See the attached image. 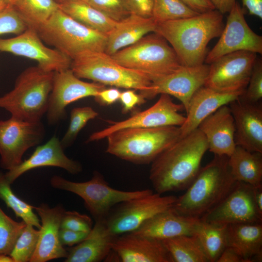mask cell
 Wrapping results in <instances>:
<instances>
[{"label":"cell","instance_id":"cell-46","mask_svg":"<svg viewBox=\"0 0 262 262\" xmlns=\"http://www.w3.org/2000/svg\"><path fill=\"white\" fill-rule=\"evenodd\" d=\"M121 91L116 88H104L96 96L95 100L101 105H110L119 99Z\"/></svg>","mask_w":262,"mask_h":262},{"label":"cell","instance_id":"cell-22","mask_svg":"<svg viewBox=\"0 0 262 262\" xmlns=\"http://www.w3.org/2000/svg\"><path fill=\"white\" fill-rule=\"evenodd\" d=\"M112 250L123 262H173L161 240L131 232L116 237Z\"/></svg>","mask_w":262,"mask_h":262},{"label":"cell","instance_id":"cell-31","mask_svg":"<svg viewBox=\"0 0 262 262\" xmlns=\"http://www.w3.org/2000/svg\"><path fill=\"white\" fill-rule=\"evenodd\" d=\"M227 225L208 222L200 218L196 223L193 235L200 243L209 261L216 262L226 246Z\"/></svg>","mask_w":262,"mask_h":262},{"label":"cell","instance_id":"cell-28","mask_svg":"<svg viewBox=\"0 0 262 262\" xmlns=\"http://www.w3.org/2000/svg\"><path fill=\"white\" fill-rule=\"evenodd\" d=\"M156 25L157 22L152 17L146 18L131 14L118 21L107 35L104 52L113 55L119 50L136 43L149 33H154Z\"/></svg>","mask_w":262,"mask_h":262},{"label":"cell","instance_id":"cell-44","mask_svg":"<svg viewBox=\"0 0 262 262\" xmlns=\"http://www.w3.org/2000/svg\"><path fill=\"white\" fill-rule=\"evenodd\" d=\"M131 14L149 18L152 16L153 0H127Z\"/></svg>","mask_w":262,"mask_h":262},{"label":"cell","instance_id":"cell-26","mask_svg":"<svg viewBox=\"0 0 262 262\" xmlns=\"http://www.w3.org/2000/svg\"><path fill=\"white\" fill-rule=\"evenodd\" d=\"M116 237L108 230L103 219L95 220L86 237L67 250L65 262H98L107 258Z\"/></svg>","mask_w":262,"mask_h":262},{"label":"cell","instance_id":"cell-23","mask_svg":"<svg viewBox=\"0 0 262 262\" xmlns=\"http://www.w3.org/2000/svg\"><path fill=\"white\" fill-rule=\"evenodd\" d=\"M204 135L208 150L215 155L229 157L236 144L235 124L229 106L225 105L205 118L198 128Z\"/></svg>","mask_w":262,"mask_h":262},{"label":"cell","instance_id":"cell-51","mask_svg":"<svg viewBox=\"0 0 262 262\" xmlns=\"http://www.w3.org/2000/svg\"><path fill=\"white\" fill-rule=\"evenodd\" d=\"M252 187L255 206L259 213L262 215V184Z\"/></svg>","mask_w":262,"mask_h":262},{"label":"cell","instance_id":"cell-3","mask_svg":"<svg viewBox=\"0 0 262 262\" xmlns=\"http://www.w3.org/2000/svg\"><path fill=\"white\" fill-rule=\"evenodd\" d=\"M228 158L214 155L200 168L185 193L177 197L173 208L180 214L199 218L216 206L236 181L230 173Z\"/></svg>","mask_w":262,"mask_h":262},{"label":"cell","instance_id":"cell-55","mask_svg":"<svg viewBox=\"0 0 262 262\" xmlns=\"http://www.w3.org/2000/svg\"><path fill=\"white\" fill-rule=\"evenodd\" d=\"M58 4H60L61 3H63L64 2H65L67 0H55Z\"/></svg>","mask_w":262,"mask_h":262},{"label":"cell","instance_id":"cell-47","mask_svg":"<svg viewBox=\"0 0 262 262\" xmlns=\"http://www.w3.org/2000/svg\"><path fill=\"white\" fill-rule=\"evenodd\" d=\"M188 7L198 13H203L215 10L210 0H181Z\"/></svg>","mask_w":262,"mask_h":262},{"label":"cell","instance_id":"cell-49","mask_svg":"<svg viewBox=\"0 0 262 262\" xmlns=\"http://www.w3.org/2000/svg\"><path fill=\"white\" fill-rule=\"evenodd\" d=\"M216 262H245L243 259L232 248L226 246Z\"/></svg>","mask_w":262,"mask_h":262},{"label":"cell","instance_id":"cell-19","mask_svg":"<svg viewBox=\"0 0 262 262\" xmlns=\"http://www.w3.org/2000/svg\"><path fill=\"white\" fill-rule=\"evenodd\" d=\"M40 217L41 227L35 251L30 262H46L66 258V250L59 240V230L62 216L66 211L61 204L51 208L41 203L34 209Z\"/></svg>","mask_w":262,"mask_h":262},{"label":"cell","instance_id":"cell-45","mask_svg":"<svg viewBox=\"0 0 262 262\" xmlns=\"http://www.w3.org/2000/svg\"><path fill=\"white\" fill-rule=\"evenodd\" d=\"M88 234L87 232L61 228L59 230V240L64 246H72L81 242L86 237Z\"/></svg>","mask_w":262,"mask_h":262},{"label":"cell","instance_id":"cell-53","mask_svg":"<svg viewBox=\"0 0 262 262\" xmlns=\"http://www.w3.org/2000/svg\"><path fill=\"white\" fill-rule=\"evenodd\" d=\"M8 4L4 0H0V12L2 11Z\"/></svg>","mask_w":262,"mask_h":262},{"label":"cell","instance_id":"cell-39","mask_svg":"<svg viewBox=\"0 0 262 262\" xmlns=\"http://www.w3.org/2000/svg\"><path fill=\"white\" fill-rule=\"evenodd\" d=\"M116 21L131 14L127 0H81Z\"/></svg>","mask_w":262,"mask_h":262},{"label":"cell","instance_id":"cell-9","mask_svg":"<svg viewBox=\"0 0 262 262\" xmlns=\"http://www.w3.org/2000/svg\"><path fill=\"white\" fill-rule=\"evenodd\" d=\"M50 183L55 189L70 192L80 196L95 220L105 218L114 207L121 202L153 192L150 189L132 191L115 189L109 185L103 176L97 171L86 181L74 182L54 175L51 178Z\"/></svg>","mask_w":262,"mask_h":262},{"label":"cell","instance_id":"cell-32","mask_svg":"<svg viewBox=\"0 0 262 262\" xmlns=\"http://www.w3.org/2000/svg\"><path fill=\"white\" fill-rule=\"evenodd\" d=\"M173 262H208L209 260L194 235H182L161 240Z\"/></svg>","mask_w":262,"mask_h":262},{"label":"cell","instance_id":"cell-14","mask_svg":"<svg viewBox=\"0 0 262 262\" xmlns=\"http://www.w3.org/2000/svg\"><path fill=\"white\" fill-rule=\"evenodd\" d=\"M244 10L236 1L228 13L226 24L218 41L207 54L204 61L207 64L224 55L238 51L262 53V37L247 24Z\"/></svg>","mask_w":262,"mask_h":262},{"label":"cell","instance_id":"cell-30","mask_svg":"<svg viewBox=\"0 0 262 262\" xmlns=\"http://www.w3.org/2000/svg\"><path fill=\"white\" fill-rule=\"evenodd\" d=\"M59 8L83 25L107 35L118 21L110 18L81 0H69L59 4Z\"/></svg>","mask_w":262,"mask_h":262},{"label":"cell","instance_id":"cell-38","mask_svg":"<svg viewBox=\"0 0 262 262\" xmlns=\"http://www.w3.org/2000/svg\"><path fill=\"white\" fill-rule=\"evenodd\" d=\"M26 223L13 220L0 207V254L9 255Z\"/></svg>","mask_w":262,"mask_h":262},{"label":"cell","instance_id":"cell-10","mask_svg":"<svg viewBox=\"0 0 262 262\" xmlns=\"http://www.w3.org/2000/svg\"><path fill=\"white\" fill-rule=\"evenodd\" d=\"M177 199L174 196L153 192L118 204L103 220L110 233L116 237L135 230L155 215L172 208Z\"/></svg>","mask_w":262,"mask_h":262},{"label":"cell","instance_id":"cell-4","mask_svg":"<svg viewBox=\"0 0 262 262\" xmlns=\"http://www.w3.org/2000/svg\"><path fill=\"white\" fill-rule=\"evenodd\" d=\"M106 138L107 153L134 164H148L179 140L181 132L179 126L126 128Z\"/></svg>","mask_w":262,"mask_h":262},{"label":"cell","instance_id":"cell-16","mask_svg":"<svg viewBox=\"0 0 262 262\" xmlns=\"http://www.w3.org/2000/svg\"><path fill=\"white\" fill-rule=\"evenodd\" d=\"M199 218L223 225L262 222L254 203L252 186L237 181L225 197Z\"/></svg>","mask_w":262,"mask_h":262},{"label":"cell","instance_id":"cell-5","mask_svg":"<svg viewBox=\"0 0 262 262\" xmlns=\"http://www.w3.org/2000/svg\"><path fill=\"white\" fill-rule=\"evenodd\" d=\"M54 72L38 66L26 68L17 78L14 88L0 97V108L22 120L41 121L47 111Z\"/></svg>","mask_w":262,"mask_h":262},{"label":"cell","instance_id":"cell-25","mask_svg":"<svg viewBox=\"0 0 262 262\" xmlns=\"http://www.w3.org/2000/svg\"><path fill=\"white\" fill-rule=\"evenodd\" d=\"M198 219L180 214L172 207L155 215L131 233L160 240L193 235Z\"/></svg>","mask_w":262,"mask_h":262},{"label":"cell","instance_id":"cell-8","mask_svg":"<svg viewBox=\"0 0 262 262\" xmlns=\"http://www.w3.org/2000/svg\"><path fill=\"white\" fill-rule=\"evenodd\" d=\"M70 68L80 79L117 88L141 92L149 90L152 83L144 74L122 66L105 52L84 54L72 61Z\"/></svg>","mask_w":262,"mask_h":262},{"label":"cell","instance_id":"cell-37","mask_svg":"<svg viewBox=\"0 0 262 262\" xmlns=\"http://www.w3.org/2000/svg\"><path fill=\"white\" fill-rule=\"evenodd\" d=\"M98 115V113L89 106L75 107L71 110L68 128L60 140L64 149L72 145L87 122Z\"/></svg>","mask_w":262,"mask_h":262},{"label":"cell","instance_id":"cell-13","mask_svg":"<svg viewBox=\"0 0 262 262\" xmlns=\"http://www.w3.org/2000/svg\"><path fill=\"white\" fill-rule=\"evenodd\" d=\"M160 95L157 102L147 109L137 113L122 121H110V126L93 133L86 142L102 139L111 133L123 129L181 126L184 122L186 117L179 112L184 109L183 106L181 104L174 103L168 95Z\"/></svg>","mask_w":262,"mask_h":262},{"label":"cell","instance_id":"cell-18","mask_svg":"<svg viewBox=\"0 0 262 262\" xmlns=\"http://www.w3.org/2000/svg\"><path fill=\"white\" fill-rule=\"evenodd\" d=\"M209 70L208 64L190 66L182 65L170 74L152 82L149 90L140 92V94L145 99H151L162 94L172 96L181 102L186 112L193 94L204 85Z\"/></svg>","mask_w":262,"mask_h":262},{"label":"cell","instance_id":"cell-1","mask_svg":"<svg viewBox=\"0 0 262 262\" xmlns=\"http://www.w3.org/2000/svg\"><path fill=\"white\" fill-rule=\"evenodd\" d=\"M208 150L206 139L198 129L180 138L152 163L149 180L156 193L186 189L197 175Z\"/></svg>","mask_w":262,"mask_h":262},{"label":"cell","instance_id":"cell-33","mask_svg":"<svg viewBox=\"0 0 262 262\" xmlns=\"http://www.w3.org/2000/svg\"><path fill=\"white\" fill-rule=\"evenodd\" d=\"M13 6L28 26L33 28L46 21L59 8L55 0H16Z\"/></svg>","mask_w":262,"mask_h":262},{"label":"cell","instance_id":"cell-7","mask_svg":"<svg viewBox=\"0 0 262 262\" xmlns=\"http://www.w3.org/2000/svg\"><path fill=\"white\" fill-rule=\"evenodd\" d=\"M111 56L122 66L144 74L152 82L182 66L173 48L156 33L145 35Z\"/></svg>","mask_w":262,"mask_h":262},{"label":"cell","instance_id":"cell-52","mask_svg":"<svg viewBox=\"0 0 262 262\" xmlns=\"http://www.w3.org/2000/svg\"><path fill=\"white\" fill-rule=\"evenodd\" d=\"M0 262H14L12 257L9 255L0 254Z\"/></svg>","mask_w":262,"mask_h":262},{"label":"cell","instance_id":"cell-12","mask_svg":"<svg viewBox=\"0 0 262 262\" xmlns=\"http://www.w3.org/2000/svg\"><path fill=\"white\" fill-rule=\"evenodd\" d=\"M257 54L238 51L224 55L209 64L204 85L217 91H245L252 72Z\"/></svg>","mask_w":262,"mask_h":262},{"label":"cell","instance_id":"cell-35","mask_svg":"<svg viewBox=\"0 0 262 262\" xmlns=\"http://www.w3.org/2000/svg\"><path fill=\"white\" fill-rule=\"evenodd\" d=\"M198 14L181 0H153L151 17L158 23L190 17Z\"/></svg>","mask_w":262,"mask_h":262},{"label":"cell","instance_id":"cell-40","mask_svg":"<svg viewBox=\"0 0 262 262\" xmlns=\"http://www.w3.org/2000/svg\"><path fill=\"white\" fill-rule=\"evenodd\" d=\"M28 26L15 7L11 4L0 12V35L7 33L19 34Z\"/></svg>","mask_w":262,"mask_h":262},{"label":"cell","instance_id":"cell-17","mask_svg":"<svg viewBox=\"0 0 262 262\" xmlns=\"http://www.w3.org/2000/svg\"><path fill=\"white\" fill-rule=\"evenodd\" d=\"M0 51L34 60L39 67L49 72L69 68L72 62L57 49L45 45L36 31L31 27L16 37L0 38Z\"/></svg>","mask_w":262,"mask_h":262},{"label":"cell","instance_id":"cell-50","mask_svg":"<svg viewBox=\"0 0 262 262\" xmlns=\"http://www.w3.org/2000/svg\"><path fill=\"white\" fill-rule=\"evenodd\" d=\"M215 10L222 14L229 13L233 6L236 0H210Z\"/></svg>","mask_w":262,"mask_h":262},{"label":"cell","instance_id":"cell-42","mask_svg":"<svg viewBox=\"0 0 262 262\" xmlns=\"http://www.w3.org/2000/svg\"><path fill=\"white\" fill-rule=\"evenodd\" d=\"M93 226L89 216L76 211H65L62 216L61 228L89 233Z\"/></svg>","mask_w":262,"mask_h":262},{"label":"cell","instance_id":"cell-36","mask_svg":"<svg viewBox=\"0 0 262 262\" xmlns=\"http://www.w3.org/2000/svg\"><path fill=\"white\" fill-rule=\"evenodd\" d=\"M39 234V229L26 224L10 254L14 262H31L37 246Z\"/></svg>","mask_w":262,"mask_h":262},{"label":"cell","instance_id":"cell-11","mask_svg":"<svg viewBox=\"0 0 262 262\" xmlns=\"http://www.w3.org/2000/svg\"><path fill=\"white\" fill-rule=\"evenodd\" d=\"M45 135L41 121L14 117L0 120V165L7 170L18 165L29 148L39 145Z\"/></svg>","mask_w":262,"mask_h":262},{"label":"cell","instance_id":"cell-27","mask_svg":"<svg viewBox=\"0 0 262 262\" xmlns=\"http://www.w3.org/2000/svg\"><path fill=\"white\" fill-rule=\"evenodd\" d=\"M226 246L234 249L245 262L262 261V223L227 225Z\"/></svg>","mask_w":262,"mask_h":262},{"label":"cell","instance_id":"cell-21","mask_svg":"<svg viewBox=\"0 0 262 262\" xmlns=\"http://www.w3.org/2000/svg\"><path fill=\"white\" fill-rule=\"evenodd\" d=\"M239 98L229 104L235 124L236 146L252 152L262 153V107Z\"/></svg>","mask_w":262,"mask_h":262},{"label":"cell","instance_id":"cell-48","mask_svg":"<svg viewBox=\"0 0 262 262\" xmlns=\"http://www.w3.org/2000/svg\"><path fill=\"white\" fill-rule=\"evenodd\" d=\"M243 5L251 15L262 18V0H241Z\"/></svg>","mask_w":262,"mask_h":262},{"label":"cell","instance_id":"cell-15","mask_svg":"<svg viewBox=\"0 0 262 262\" xmlns=\"http://www.w3.org/2000/svg\"><path fill=\"white\" fill-rule=\"evenodd\" d=\"M105 85L84 82L69 68L54 72L52 89L46 112L48 123L55 125L66 117V107L80 99L95 97Z\"/></svg>","mask_w":262,"mask_h":262},{"label":"cell","instance_id":"cell-41","mask_svg":"<svg viewBox=\"0 0 262 262\" xmlns=\"http://www.w3.org/2000/svg\"><path fill=\"white\" fill-rule=\"evenodd\" d=\"M239 98L247 102L256 103L262 98V61L257 58L247 85Z\"/></svg>","mask_w":262,"mask_h":262},{"label":"cell","instance_id":"cell-54","mask_svg":"<svg viewBox=\"0 0 262 262\" xmlns=\"http://www.w3.org/2000/svg\"><path fill=\"white\" fill-rule=\"evenodd\" d=\"M8 4L14 5L16 0H4Z\"/></svg>","mask_w":262,"mask_h":262},{"label":"cell","instance_id":"cell-34","mask_svg":"<svg viewBox=\"0 0 262 262\" xmlns=\"http://www.w3.org/2000/svg\"><path fill=\"white\" fill-rule=\"evenodd\" d=\"M11 185L5 173L0 171V199L14 212L17 217L39 229L41 223L38 216L34 212V206L18 197L12 190Z\"/></svg>","mask_w":262,"mask_h":262},{"label":"cell","instance_id":"cell-24","mask_svg":"<svg viewBox=\"0 0 262 262\" xmlns=\"http://www.w3.org/2000/svg\"><path fill=\"white\" fill-rule=\"evenodd\" d=\"M245 91L223 92L203 85L192 96L183 124L180 126L181 138L196 129L207 116L221 106L238 98Z\"/></svg>","mask_w":262,"mask_h":262},{"label":"cell","instance_id":"cell-29","mask_svg":"<svg viewBox=\"0 0 262 262\" xmlns=\"http://www.w3.org/2000/svg\"><path fill=\"white\" fill-rule=\"evenodd\" d=\"M230 173L237 181L252 186L262 184V153L252 152L236 146L232 154L229 157Z\"/></svg>","mask_w":262,"mask_h":262},{"label":"cell","instance_id":"cell-43","mask_svg":"<svg viewBox=\"0 0 262 262\" xmlns=\"http://www.w3.org/2000/svg\"><path fill=\"white\" fill-rule=\"evenodd\" d=\"M122 105V112L124 114L134 109L136 106L143 104L146 99L140 94H137L134 90H127L121 92L119 98Z\"/></svg>","mask_w":262,"mask_h":262},{"label":"cell","instance_id":"cell-20","mask_svg":"<svg viewBox=\"0 0 262 262\" xmlns=\"http://www.w3.org/2000/svg\"><path fill=\"white\" fill-rule=\"evenodd\" d=\"M46 166L61 168L73 175L82 171L81 164L69 158L65 154L60 140L56 136H53L45 144L38 146L28 159L7 170L5 175L12 184L27 171Z\"/></svg>","mask_w":262,"mask_h":262},{"label":"cell","instance_id":"cell-6","mask_svg":"<svg viewBox=\"0 0 262 262\" xmlns=\"http://www.w3.org/2000/svg\"><path fill=\"white\" fill-rule=\"evenodd\" d=\"M34 29L42 41L72 61L84 54L104 52L105 49L106 34L83 25L60 8Z\"/></svg>","mask_w":262,"mask_h":262},{"label":"cell","instance_id":"cell-2","mask_svg":"<svg viewBox=\"0 0 262 262\" xmlns=\"http://www.w3.org/2000/svg\"><path fill=\"white\" fill-rule=\"evenodd\" d=\"M224 26L223 14L215 9L190 17L158 22L154 33L171 45L183 66H196L203 64L208 44L220 36Z\"/></svg>","mask_w":262,"mask_h":262}]
</instances>
